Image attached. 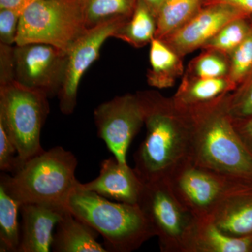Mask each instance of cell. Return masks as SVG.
Wrapping results in <instances>:
<instances>
[{"mask_svg": "<svg viewBox=\"0 0 252 252\" xmlns=\"http://www.w3.org/2000/svg\"><path fill=\"white\" fill-rule=\"evenodd\" d=\"M248 16L251 15L230 5H205L183 27L161 41L182 58L203 47L230 21Z\"/></svg>", "mask_w": 252, "mask_h": 252, "instance_id": "12", "label": "cell"}, {"mask_svg": "<svg viewBox=\"0 0 252 252\" xmlns=\"http://www.w3.org/2000/svg\"><path fill=\"white\" fill-rule=\"evenodd\" d=\"M228 94L186 109L192 124L190 159L214 171L252 181V154L235 130L227 107Z\"/></svg>", "mask_w": 252, "mask_h": 252, "instance_id": "2", "label": "cell"}, {"mask_svg": "<svg viewBox=\"0 0 252 252\" xmlns=\"http://www.w3.org/2000/svg\"><path fill=\"white\" fill-rule=\"evenodd\" d=\"M97 135L121 163H127L129 146L144 124V114L138 94L117 96L94 109Z\"/></svg>", "mask_w": 252, "mask_h": 252, "instance_id": "10", "label": "cell"}, {"mask_svg": "<svg viewBox=\"0 0 252 252\" xmlns=\"http://www.w3.org/2000/svg\"><path fill=\"white\" fill-rule=\"evenodd\" d=\"M48 99L15 81L0 85V122L11 136L21 164L44 151L40 137L49 113Z\"/></svg>", "mask_w": 252, "mask_h": 252, "instance_id": "6", "label": "cell"}, {"mask_svg": "<svg viewBox=\"0 0 252 252\" xmlns=\"http://www.w3.org/2000/svg\"><path fill=\"white\" fill-rule=\"evenodd\" d=\"M33 0H0V9L13 10L22 14Z\"/></svg>", "mask_w": 252, "mask_h": 252, "instance_id": "33", "label": "cell"}, {"mask_svg": "<svg viewBox=\"0 0 252 252\" xmlns=\"http://www.w3.org/2000/svg\"><path fill=\"white\" fill-rule=\"evenodd\" d=\"M67 210L40 204L20 206L21 238L18 252H49L52 248L54 230Z\"/></svg>", "mask_w": 252, "mask_h": 252, "instance_id": "14", "label": "cell"}, {"mask_svg": "<svg viewBox=\"0 0 252 252\" xmlns=\"http://www.w3.org/2000/svg\"><path fill=\"white\" fill-rule=\"evenodd\" d=\"M84 26L91 29L104 23L132 16L137 0H78Z\"/></svg>", "mask_w": 252, "mask_h": 252, "instance_id": "22", "label": "cell"}, {"mask_svg": "<svg viewBox=\"0 0 252 252\" xmlns=\"http://www.w3.org/2000/svg\"><path fill=\"white\" fill-rule=\"evenodd\" d=\"M21 15L13 10L0 9V44H16Z\"/></svg>", "mask_w": 252, "mask_h": 252, "instance_id": "29", "label": "cell"}, {"mask_svg": "<svg viewBox=\"0 0 252 252\" xmlns=\"http://www.w3.org/2000/svg\"><path fill=\"white\" fill-rule=\"evenodd\" d=\"M209 219L230 236L252 235V190L231 197Z\"/></svg>", "mask_w": 252, "mask_h": 252, "instance_id": "17", "label": "cell"}, {"mask_svg": "<svg viewBox=\"0 0 252 252\" xmlns=\"http://www.w3.org/2000/svg\"><path fill=\"white\" fill-rule=\"evenodd\" d=\"M142 1H144L146 4L148 5L156 16H157L158 11L165 0H142Z\"/></svg>", "mask_w": 252, "mask_h": 252, "instance_id": "34", "label": "cell"}, {"mask_svg": "<svg viewBox=\"0 0 252 252\" xmlns=\"http://www.w3.org/2000/svg\"><path fill=\"white\" fill-rule=\"evenodd\" d=\"M97 232L68 210L56 226L53 240L56 252H107L97 241Z\"/></svg>", "mask_w": 252, "mask_h": 252, "instance_id": "15", "label": "cell"}, {"mask_svg": "<svg viewBox=\"0 0 252 252\" xmlns=\"http://www.w3.org/2000/svg\"><path fill=\"white\" fill-rule=\"evenodd\" d=\"M77 159L62 147H56L23 162L1 183L20 206L40 204L66 210L68 199L79 185Z\"/></svg>", "mask_w": 252, "mask_h": 252, "instance_id": "3", "label": "cell"}, {"mask_svg": "<svg viewBox=\"0 0 252 252\" xmlns=\"http://www.w3.org/2000/svg\"><path fill=\"white\" fill-rule=\"evenodd\" d=\"M20 205L0 185V251L18 252L21 228L18 221Z\"/></svg>", "mask_w": 252, "mask_h": 252, "instance_id": "23", "label": "cell"}, {"mask_svg": "<svg viewBox=\"0 0 252 252\" xmlns=\"http://www.w3.org/2000/svg\"><path fill=\"white\" fill-rule=\"evenodd\" d=\"M14 46L0 44V85L14 81Z\"/></svg>", "mask_w": 252, "mask_h": 252, "instance_id": "30", "label": "cell"}, {"mask_svg": "<svg viewBox=\"0 0 252 252\" xmlns=\"http://www.w3.org/2000/svg\"><path fill=\"white\" fill-rule=\"evenodd\" d=\"M236 89L237 86L228 77L215 79L187 77L172 99L180 108L190 109L217 100Z\"/></svg>", "mask_w": 252, "mask_h": 252, "instance_id": "16", "label": "cell"}, {"mask_svg": "<svg viewBox=\"0 0 252 252\" xmlns=\"http://www.w3.org/2000/svg\"><path fill=\"white\" fill-rule=\"evenodd\" d=\"M212 4H225L241 10L249 15H252V0H205L204 6Z\"/></svg>", "mask_w": 252, "mask_h": 252, "instance_id": "32", "label": "cell"}, {"mask_svg": "<svg viewBox=\"0 0 252 252\" xmlns=\"http://www.w3.org/2000/svg\"><path fill=\"white\" fill-rule=\"evenodd\" d=\"M189 252H252V235L230 236L210 219H200Z\"/></svg>", "mask_w": 252, "mask_h": 252, "instance_id": "18", "label": "cell"}, {"mask_svg": "<svg viewBox=\"0 0 252 252\" xmlns=\"http://www.w3.org/2000/svg\"><path fill=\"white\" fill-rule=\"evenodd\" d=\"M86 31L78 0H33L21 15L15 45L43 43L68 51Z\"/></svg>", "mask_w": 252, "mask_h": 252, "instance_id": "8", "label": "cell"}, {"mask_svg": "<svg viewBox=\"0 0 252 252\" xmlns=\"http://www.w3.org/2000/svg\"><path fill=\"white\" fill-rule=\"evenodd\" d=\"M181 203L198 220L210 218L227 200L252 190V181L223 175L189 158L166 179Z\"/></svg>", "mask_w": 252, "mask_h": 252, "instance_id": "5", "label": "cell"}, {"mask_svg": "<svg viewBox=\"0 0 252 252\" xmlns=\"http://www.w3.org/2000/svg\"><path fill=\"white\" fill-rule=\"evenodd\" d=\"M157 16L142 0H137L132 16L119 28L113 37L135 48L150 44L157 33Z\"/></svg>", "mask_w": 252, "mask_h": 252, "instance_id": "20", "label": "cell"}, {"mask_svg": "<svg viewBox=\"0 0 252 252\" xmlns=\"http://www.w3.org/2000/svg\"><path fill=\"white\" fill-rule=\"evenodd\" d=\"M147 134L135 154V170L143 182L166 180L190 158L192 124L189 112L155 91L137 92Z\"/></svg>", "mask_w": 252, "mask_h": 252, "instance_id": "1", "label": "cell"}, {"mask_svg": "<svg viewBox=\"0 0 252 252\" xmlns=\"http://www.w3.org/2000/svg\"><path fill=\"white\" fill-rule=\"evenodd\" d=\"M227 96V107L233 121L252 117V72Z\"/></svg>", "mask_w": 252, "mask_h": 252, "instance_id": "27", "label": "cell"}, {"mask_svg": "<svg viewBox=\"0 0 252 252\" xmlns=\"http://www.w3.org/2000/svg\"><path fill=\"white\" fill-rule=\"evenodd\" d=\"M144 182L127 164L121 163L115 157L102 160L98 177L85 184H79L84 190H90L107 199L120 203L138 205Z\"/></svg>", "mask_w": 252, "mask_h": 252, "instance_id": "13", "label": "cell"}, {"mask_svg": "<svg viewBox=\"0 0 252 252\" xmlns=\"http://www.w3.org/2000/svg\"><path fill=\"white\" fill-rule=\"evenodd\" d=\"M205 0H165L157 16L155 38L163 40L183 27L203 8Z\"/></svg>", "mask_w": 252, "mask_h": 252, "instance_id": "21", "label": "cell"}, {"mask_svg": "<svg viewBox=\"0 0 252 252\" xmlns=\"http://www.w3.org/2000/svg\"><path fill=\"white\" fill-rule=\"evenodd\" d=\"M251 17H252V16H251Z\"/></svg>", "mask_w": 252, "mask_h": 252, "instance_id": "35", "label": "cell"}, {"mask_svg": "<svg viewBox=\"0 0 252 252\" xmlns=\"http://www.w3.org/2000/svg\"><path fill=\"white\" fill-rule=\"evenodd\" d=\"M149 62L151 69L147 73V81L149 85L158 89L171 87L183 73L182 58L157 38L150 43Z\"/></svg>", "mask_w": 252, "mask_h": 252, "instance_id": "19", "label": "cell"}, {"mask_svg": "<svg viewBox=\"0 0 252 252\" xmlns=\"http://www.w3.org/2000/svg\"><path fill=\"white\" fill-rule=\"evenodd\" d=\"M79 184L69 197L66 210L102 235L108 252L135 251L155 236L138 205L109 201L81 189Z\"/></svg>", "mask_w": 252, "mask_h": 252, "instance_id": "4", "label": "cell"}, {"mask_svg": "<svg viewBox=\"0 0 252 252\" xmlns=\"http://www.w3.org/2000/svg\"><path fill=\"white\" fill-rule=\"evenodd\" d=\"M203 54L190 63L187 77L198 79H215L228 77L229 59L228 56L213 50H204Z\"/></svg>", "mask_w": 252, "mask_h": 252, "instance_id": "25", "label": "cell"}, {"mask_svg": "<svg viewBox=\"0 0 252 252\" xmlns=\"http://www.w3.org/2000/svg\"><path fill=\"white\" fill-rule=\"evenodd\" d=\"M228 77L238 87L252 72V30L246 39L228 55Z\"/></svg>", "mask_w": 252, "mask_h": 252, "instance_id": "26", "label": "cell"}, {"mask_svg": "<svg viewBox=\"0 0 252 252\" xmlns=\"http://www.w3.org/2000/svg\"><path fill=\"white\" fill-rule=\"evenodd\" d=\"M129 18L114 20L86 30L68 49L64 80L58 94L60 109L63 114L70 115L74 112L77 107L78 89L83 76L98 59L106 40L113 37Z\"/></svg>", "mask_w": 252, "mask_h": 252, "instance_id": "11", "label": "cell"}, {"mask_svg": "<svg viewBox=\"0 0 252 252\" xmlns=\"http://www.w3.org/2000/svg\"><path fill=\"white\" fill-rule=\"evenodd\" d=\"M233 122L238 135L252 154V117Z\"/></svg>", "mask_w": 252, "mask_h": 252, "instance_id": "31", "label": "cell"}, {"mask_svg": "<svg viewBox=\"0 0 252 252\" xmlns=\"http://www.w3.org/2000/svg\"><path fill=\"white\" fill-rule=\"evenodd\" d=\"M21 165L17 149L9 132L0 122V170L12 173Z\"/></svg>", "mask_w": 252, "mask_h": 252, "instance_id": "28", "label": "cell"}, {"mask_svg": "<svg viewBox=\"0 0 252 252\" xmlns=\"http://www.w3.org/2000/svg\"><path fill=\"white\" fill-rule=\"evenodd\" d=\"M67 61V51L50 44L14 45V81L51 98L62 87Z\"/></svg>", "mask_w": 252, "mask_h": 252, "instance_id": "9", "label": "cell"}, {"mask_svg": "<svg viewBox=\"0 0 252 252\" xmlns=\"http://www.w3.org/2000/svg\"><path fill=\"white\" fill-rule=\"evenodd\" d=\"M251 16L230 21L207 41L202 49L213 50L228 56L246 39L252 31Z\"/></svg>", "mask_w": 252, "mask_h": 252, "instance_id": "24", "label": "cell"}, {"mask_svg": "<svg viewBox=\"0 0 252 252\" xmlns=\"http://www.w3.org/2000/svg\"><path fill=\"white\" fill-rule=\"evenodd\" d=\"M138 205L161 252H190L198 220L181 203L166 180L144 182Z\"/></svg>", "mask_w": 252, "mask_h": 252, "instance_id": "7", "label": "cell"}]
</instances>
